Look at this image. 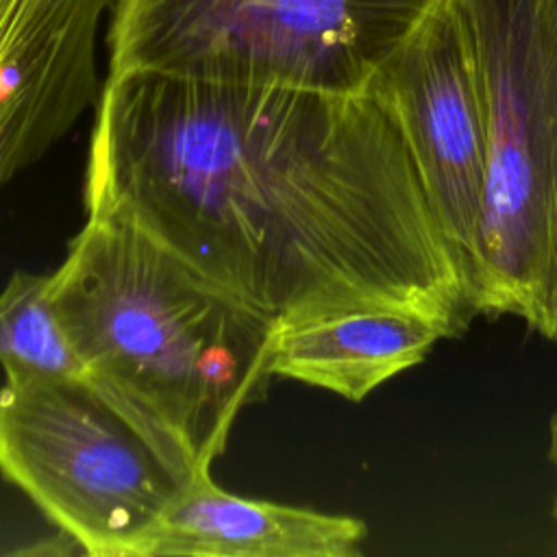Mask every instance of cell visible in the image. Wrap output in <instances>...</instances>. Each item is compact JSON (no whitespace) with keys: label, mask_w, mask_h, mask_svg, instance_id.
Returning <instances> with one entry per match:
<instances>
[{"label":"cell","mask_w":557,"mask_h":557,"mask_svg":"<svg viewBox=\"0 0 557 557\" xmlns=\"http://www.w3.org/2000/svg\"><path fill=\"white\" fill-rule=\"evenodd\" d=\"M431 0H113L109 72L366 94Z\"/></svg>","instance_id":"obj_4"},{"label":"cell","mask_w":557,"mask_h":557,"mask_svg":"<svg viewBox=\"0 0 557 557\" xmlns=\"http://www.w3.org/2000/svg\"><path fill=\"white\" fill-rule=\"evenodd\" d=\"M50 292L87 385L178 483L211 468L265 398L274 320L126 220L87 215Z\"/></svg>","instance_id":"obj_2"},{"label":"cell","mask_w":557,"mask_h":557,"mask_svg":"<svg viewBox=\"0 0 557 557\" xmlns=\"http://www.w3.org/2000/svg\"><path fill=\"white\" fill-rule=\"evenodd\" d=\"M113 0H0V191L98 102Z\"/></svg>","instance_id":"obj_7"},{"label":"cell","mask_w":557,"mask_h":557,"mask_svg":"<svg viewBox=\"0 0 557 557\" xmlns=\"http://www.w3.org/2000/svg\"><path fill=\"white\" fill-rule=\"evenodd\" d=\"M459 320L413 309H357L274 322L270 372L361 403L418 366Z\"/></svg>","instance_id":"obj_9"},{"label":"cell","mask_w":557,"mask_h":557,"mask_svg":"<svg viewBox=\"0 0 557 557\" xmlns=\"http://www.w3.org/2000/svg\"><path fill=\"white\" fill-rule=\"evenodd\" d=\"M446 2L485 139L466 302L557 342V0Z\"/></svg>","instance_id":"obj_3"},{"label":"cell","mask_w":557,"mask_h":557,"mask_svg":"<svg viewBox=\"0 0 557 557\" xmlns=\"http://www.w3.org/2000/svg\"><path fill=\"white\" fill-rule=\"evenodd\" d=\"M548 457L555 466V474H557V413L550 420V431H548ZM555 520H557V496H555Z\"/></svg>","instance_id":"obj_11"},{"label":"cell","mask_w":557,"mask_h":557,"mask_svg":"<svg viewBox=\"0 0 557 557\" xmlns=\"http://www.w3.org/2000/svg\"><path fill=\"white\" fill-rule=\"evenodd\" d=\"M96 104L85 213L135 224L274 322L470 309L374 94L122 72Z\"/></svg>","instance_id":"obj_1"},{"label":"cell","mask_w":557,"mask_h":557,"mask_svg":"<svg viewBox=\"0 0 557 557\" xmlns=\"http://www.w3.org/2000/svg\"><path fill=\"white\" fill-rule=\"evenodd\" d=\"M0 474L91 557H144L178 479L87 383L4 379Z\"/></svg>","instance_id":"obj_5"},{"label":"cell","mask_w":557,"mask_h":557,"mask_svg":"<svg viewBox=\"0 0 557 557\" xmlns=\"http://www.w3.org/2000/svg\"><path fill=\"white\" fill-rule=\"evenodd\" d=\"M368 91L407 141L466 289L481 222L485 139L472 67L446 0H431Z\"/></svg>","instance_id":"obj_6"},{"label":"cell","mask_w":557,"mask_h":557,"mask_svg":"<svg viewBox=\"0 0 557 557\" xmlns=\"http://www.w3.org/2000/svg\"><path fill=\"white\" fill-rule=\"evenodd\" d=\"M366 537L361 518L235 496L200 468L178 485L144 557H355Z\"/></svg>","instance_id":"obj_8"},{"label":"cell","mask_w":557,"mask_h":557,"mask_svg":"<svg viewBox=\"0 0 557 557\" xmlns=\"http://www.w3.org/2000/svg\"><path fill=\"white\" fill-rule=\"evenodd\" d=\"M0 366L4 379H67L87 383L50 292V272L17 270L0 292Z\"/></svg>","instance_id":"obj_10"}]
</instances>
